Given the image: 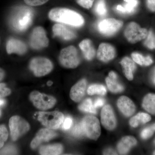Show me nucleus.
<instances>
[{
  "label": "nucleus",
  "mask_w": 155,
  "mask_h": 155,
  "mask_svg": "<svg viewBox=\"0 0 155 155\" xmlns=\"http://www.w3.org/2000/svg\"><path fill=\"white\" fill-rule=\"evenodd\" d=\"M116 54V49L114 47L106 43H103L100 45L97 53V59L105 63L114 59Z\"/></svg>",
  "instance_id": "ddd939ff"
},
{
  "label": "nucleus",
  "mask_w": 155,
  "mask_h": 155,
  "mask_svg": "<svg viewBox=\"0 0 155 155\" xmlns=\"http://www.w3.org/2000/svg\"><path fill=\"white\" fill-rule=\"evenodd\" d=\"M30 100L38 109L47 110L53 107L55 105L56 100L54 97L34 91L30 94Z\"/></svg>",
  "instance_id": "9d476101"
},
{
  "label": "nucleus",
  "mask_w": 155,
  "mask_h": 155,
  "mask_svg": "<svg viewBox=\"0 0 155 155\" xmlns=\"http://www.w3.org/2000/svg\"><path fill=\"white\" fill-rule=\"evenodd\" d=\"M143 107L148 112L155 115V94H148L145 96L143 101Z\"/></svg>",
  "instance_id": "393cba45"
},
{
  "label": "nucleus",
  "mask_w": 155,
  "mask_h": 155,
  "mask_svg": "<svg viewBox=\"0 0 155 155\" xmlns=\"http://www.w3.org/2000/svg\"><path fill=\"white\" fill-rule=\"evenodd\" d=\"M131 58L135 63L140 66H148L152 64V58L150 56L144 57L141 54L134 52L131 54Z\"/></svg>",
  "instance_id": "bb28decb"
},
{
  "label": "nucleus",
  "mask_w": 155,
  "mask_h": 155,
  "mask_svg": "<svg viewBox=\"0 0 155 155\" xmlns=\"http://www.w3.org/2000/svg\"><path fill=\"white\" fill-rule=\"evenodd\" d=\"M59 59L61 65L69 69L76 68L80 63L77 49L73 46L67 47L61 50Z\"/></svg>",
  "instance_id": "7ed1b4c3"
},
{
  "label": "nucleus",
  "mask_w": 155,
  "mask_h": 155,
  "mask_svg": "<svg viewBox=\"0 0 155 155\" xmlns=\"http://www.w3.org/2000/svg\"><path fill=\"white\" fill-rule=\"evenodd\" d=\"M29 44L31 47L34 50H40L47 47L49 40L43 27L38 26L34 28L30 35Z\"/></svg>",
  "instance_id": "6e6552de"
},
{
  "label": "nucleus",
  "mask_w": 155,
  "mask_h": 155,
  "mask_svg": "<svg viewBox=\"0 0 155 155\" xmlns=\"http://www.w3.org/2000/svg\"><path fill=\"white\" fill-rule=\"evenodd\" d=\"M122 71L126 78L128 80H133V73L136 69V66L134 61L128 57H125L120 62Z\"/></svg>",
  "instance_id": "aec40b11"
},
{
  "label": "nucleus",
  "mask_w": 155,
  "mask_h": 155,
  "mask_svg": "<svg viewBox=\"0 0 155 155\" xmlns=\"http://www.w3.org/2000/svg\"><path fill=\"white\" fill-rule=\"evenodd\" d=\"M87 82L85 79H82L75 84L70 92L71 99L76 102L80 101L83 98L86 90Z\"/></svg>",
  "instance_id": "a211bd4d"
},
{
  "label": "nucleus",
  "mask_w": 155,
  "mask_h": 155,
  "mask_svg": "<svg viewBox=\"0 0 155 155\" xmlns=\"http://www.w3.org/2000/svg\"><path fill=\"white\" fill-rule=\"evenodd\" d=\"M151 119V116L146 113H140L133 116L130 119V125L131 127H136L140 124H145L149 122Z\"/></svg>",
  "instance_id": "a878e982"
},
{
  "label": "nucleus",
  "mask_w": 155,
  "mask_h": 155,
  "mask_svg": "<svg viewBox=\"0 0 155 155\" xmlns=\"http://www.w3.org/2000/svg\"><path fill=\"white\" fill-rule=\"evenodd\" d=\"M101 122L108 130H113L116 127V119L113 108L110 105L104 106L101 113Z\"/></svg>",
  "instance_id": "f8f14e48"
},
{
  "label": "nucleus",
  "mask_w": 155,
  "mask_h": 155,
  "mask_svg": "<svg viewBox=\"0 0 155 155\" xmlns=\"http://www.w3.org/2000/svg\"><path fill=\"white\" fill-rule=\"evenodd\" d=\"M94 0H76L78 4L85 9H89L91 8Z\"/></svg>",
  "instance_id": "e433bc0d"
},
{
  "label": "nucleus",
  "mask_w": 155,
  "mask_h": 155,
  "mask_svg": "<svg viewBox=\"0 0 155 155\" xmlns=\"http://www.w3.org/2000/svg\"><path fill=\"white\" fill-rule=\"evenodd\" d=\"M154 131V130L153 129L151 126L147 127L146 128H144L142 131L141 133V137L143 139H147L149 138L153 135Z\"/></svg>",
  "instance_id": "f704fd0d"
},
{
  "label": "nucleus",
  "mask_w": 155,
  "mask_h": 155,
  "mask_svg": "<svg viewBox=\"0 0 155 155\" xmlns=\"http://www.w3.org/2000/svg\"><path fill=\"white\" fill-rule=\"evenodd\" d=\"M104 100L101 98H98L95 101L94 104V106L95 108L99 107H102V106L104 105Z\"/></svg>",
  "instance_id": "a19ab883"
},
{
  "label": "nucleus",
  "mask_w": 155,
  "mask_h": 155,
  "mask_svg": "<svg viewBox=\"0 0 155 155\" xmlns=\"http://www.w3.org/2000/svg\"><path fill=\"white\" fill-rule=\"evenodd\" d=\"M147 30L141 28L135 22H130L125 28L124 35L127 41L131 44H135L144 39L147 35Z\"/></svg>",
  "instance_id": "0eeeda50"
},
{
  "label": "nucleus",
  "mask_w": 155,
  "mask_h": 155,
  "mask_svg": "<svg viewBox=\"0 0 155 155\" xmlns=\"http://www.w3.org/2000/svg\"><path fill=\"white\" fill-rule=\"evenodd\" d=\"M152 78L153 82L155 84V67L154 68L152 72Z\"/></svg>",
  "instance_id": "c03bdc74"
},
{
  "label": "nucleus",
  "mask_w": 155,
  "mask_h": 155,
  "mask_svg": "<svg viewBox=\"0 0 155 155\" xmlns=\"http://www.w3.org/2000/svg\"><path fill=\"white\" fill-rule=\"evenodd\" d=\"M49 18L53 21L79 27L84 24L83 17L76 11L65 8H55L50 11Z\"/></svg>",
  "instance_id": "f257e3e1"
},
{
  "label": "nucleus",
  "mask_w": 155,
  "mask_h": 155,
  "mask_svg": "<svg viewBox=\"0 0 155 155\" xmlns=\"http://www.w3.org/2000/svg\"><path fill=\"white\" fill-rule=\"evenodd\" d=\"M26 45L20 40L14 38L9 39L6 44V51L9 54H16L23 55L27 51Z\"/></svg>",
  "instance_id": "dca6fc26"
},
{
  "label": "nucleus",
  "mask_w": 155,
  "mask_h": 155,
  "mask_svg": "<svg viewBox=\"0 0 155 155\" xmlns=\"http://www.w3.org/2000/svg\"><path fill=\"white\" fill-rule=\"evenodd\" d=\"M153 155H155V151L154 152H153Z\"/></svg>",
  "instance_id": "09e8293b"
},
{
  "label": "nucleus",
  "mask_w": 155,
  "mask_h": 155,
  "mask_svg": "<svg viewBox=\"0 0 155 155\" xmlns=\"http://www.w3.org/2000/svg\"><path fill=\"white\" fill-rule=\"evenodd\" d=\"M11 138L14 141L27 133L30 126L28 122L19 116H13L10 118L9 122Z\"/></svg>",
  "instance_id": "39448f33"
},
{
  "label": "nucleus",
  "mask_w": 155,
  "mask_h": 155,
  "mask_svg": "<svg viewBox=\"0 0 155 155\" xmlns=\"http://www.w3.org/2000/svg\"><path fill=\"white\" fill-rule=\"evenodd\" d=\"M87 93L90 95L94 94L104 95L107 93V90L105 87L101 84H94L89 87Z\"/></svg>",
  "instance_id": "cd10ccee"
},
{
  "label": "nucleus",
  "mask_w": 155,
  "mask_h": 155,
  "mask_svg": "<svg viewBox=\"0 0 155 155\" xmlns=\"http://www.w3.org/2000/svg\"><path fill=\"white\" fill-rule=\"evenodd\" d=\"M95 11L97 15L104 17L107 14V6L105 0H98L95 6Z\"/></svg>",
  "instance_id": "c756f323"
},
{
  "label": "nucleus",
  "mask_w": 155,
  "mask_h": 155,
  "mask_svg": "<svg viewBox=\"0 0 155 155\" xmlns=\"http://www.w3.org/2000/svg\"><path fill=\"white\" fill-rule=\"evenodd\" d=\"M52 31L54 36L61 38L65 41L72 40L76 37L75 31L62 23H57L54 25Z\"/></svg>",
  "instance_id": "4468645a"
},
{
  "label": "nucleus",
  "mask_w": 155,
  "mask_h": 155,
  "mask_svg": "<svg viewBox=\"0 0 155 155\" xmlns=\"http://www.w3.org/2000/svg\"><path fill=\"white\" fill-rule=\"evenodd\" d=\"M79 47L84 58L87 61H91L94 58L96 51L91 41L85 39L81 42Z\"/></svg>",
  "instance_id": "412c9836"
},
{
  "label": "nucleus",
  "mask_w": 155,
  "mask_h": 155,
  "mask_svg": "<svg viewBox=\"0 0 155 155\" xmlns=\"http://www.w3.org/2000/svg\"><path fill=\"white\" fill-rule=\"evenodd\" d=\"M117 75L114 71L109 73L108 77L106 78V81L109 90L112 92H121L124 90V87L117 80Z\"/></svg>",
  "instance_id": "4be33fe9"
},
{
  "label": "nucleus",
  "mask_w": 155,
  "mask_h": 155,
  "mask_svg": "<svg viewBox=\"0 0 155 155\" xmlns=\"http://www.w3.org/2000/svg\"><path fill=\"white\" fill-rule=\"evenodd\" d=\"M103 154L104 155H116L117 153L114 150L112 149L109 148L107 149L104 151L103 152Z\"/></svg>",
  "instance_id": "79ce46f5"
},
{
  "label": "nucleus",
  "mask_w": 155,
  "mask_h": 155,
  "mask_svg": "<svg viewBox=\"0 0 155 155\" xmlns=\"http://www.w3.org/2000/svg\"><path fill=\"white\" fill-rule=\"evenodd\" d=\"M117 104L119 110L126 117L132 116L135 112V104L128 97L125 96L120 97Z\"/></svg>",
  "instance_id": "f3484780"
},
{
  "label": "nucleus",
  "mask_w": 155,
  "mask_h": 155,
  "mask_svg": "<svg viewBox=\"0 0 155 155\" xmlns=\"http://www.w3.org/2000/svg\"><path fill=\"white\" fill-rule=\"evenodd\" d=\"M137 143V141L134 137L127 136L123 137L119 142L117 145V150L120 154H126Z\"/></svg>",
  "instance_id": "6ab92c4d"
},
{
  "label": "nucleus",
  "mask_w": 155,
  "mask_h": 155,
  "mask_svg": "<svg viewBox=\"0 0 155 155\" xmlns=\"http://www.w3.org/2000/svg\"><path fill=\"white\" fill-rule=\"evenodd\" d=\"M63 147L61 144H54L44 146L40 148L39 153L43 155H57L62 153Z\"/></svg>",
  "instance_id": "b1692460"
},
{
  "label": "nucleus",
  "mask_w": 155,
  "mask_h": 155,
  "mask_svg": "<svg viewBox=\"0 0 155 155\" xmlns=\"http://www.w3.org/2000/svg\"><path fill=\"white\" fill-rule=\"evenodd\" d=\"M1 111H0V115H1Z\"/></svg>",
  "instance_id": "8fccbe9b"
},
{
  "label": "nucleus",
  "mask_w": 155,
  "mask_h": 155,
  "mask_svg": "<svg viewBox=\"0 0 155 155\" xmlns=\"http://www.w3.org/2000/svg\"><path fill=\"white\" fill-rule=\"evenodd\" d=\"M85 134L88 138L97 140L101 134V127L98 119L94 116H85L82 121Z\"/></svg>",
  "instance_id": "9b49d317"
},
{
  "label": "nucleus",
  "mask_w": 155,
  "mask_h": 155,
  "mask_svg": "<svg viewBox=\"0 0 155 155\" xmlns=\"http://www.w3.org/2000/svg\"><path fill=\"white\" fill-rule=\"evenodd\" d=\"M151 126V127H152L153 129L154 130V131H155V124H153V125H152Z\"/></svg>",
  "instance_id": "de8ad7c7"
},
{
  "label": "nucleus",
  "mask_w": 155,
  "mask_h": 155,
  "mask_svg": "<svg viewBox=\"0 0 155 155\" xmlns=\"http://www.w3.org/2000/svg\"><path fill=\"white\" fill-rule=\"evenodd\" d=\"M8 137V132L4 125H0V149L2 148Z\"/></svg>",
  "instance_id": "2f4dec72"
},
{
  "label": "nucleus",
  "mask_w": 155,
  "mask_h": 155,
  "mask_svg": "<svg viewBox=\"0 0 155 155\" xmlns=\"http://www.w3.org/2000/svg\"><path fill=\"white\" fill-rule=\"evenodd\" d=\"M147 5L150 11H155V0H147Z\"/></svg>",
  "instance_id": "ea45409f"
},
{
  "label": "nucleus",
  "mask_w": 155,
  "mask_h": 155,
  "mask_svg": "<svg viewBox=\"0 0 155 155\" xmlns=\"http://www.w3.org/2000/svg\"><path fill=\"white\" fill-rule=\"evenodd\" d=\"M123 25V22L121 20L114 18H107L99 22L98 30L104 36H112L120 30Z\"/></svg>",
  "instance_id": "1a4fd4ad"
},
{
  "label": "nucleus",
  "mask_w": 155,
  "mask_h": 155,
  "mask_svg": "<svg viewBox=\"0 0 155 155\" xmlns=\"http://www.w3.org/2000/svg\"><path fill=\"white\" fill-rule=\"evenodd\" d=\"M29 68L35 76L42 77L51 72L53 65L47 58L37 57L34 58L30 61Z\"/></svg>",
  "instance_id": "423d86ee"
},
{
  "label": "nucleus",
  "mask_w": 155,
  "mask_h": 155,
  "mask_svg": "<svg viewBox=\"0 0 155 155\" xmlns=\"http://www.w3.org/2000/svg\"><path fill=\"white\" fill-rule=\"evenodd\" d=\"M11 93V90L6 87L5 84L0 83V98L8 96Z\"/></svg>",
  "instance_id": "c9c22d12"
},
{
  "label": "nucleus",
  "mask_w": 155,
  "mask_h": 155,
  "mask_svg": "<svg viewBox=\"0 0 155 155\" xmlns=\"http://www.w3.org/2000/svg\"><path fill=\"white\" fill-rule=\"evenodd\" d=\"M5 76V72L2 68H0V82L4 79Z\"/></svg>",
  "instance_id": "37998d69"
},
{
  "label": "nucleus",
  "mask_w": 155,
  "mask_h": 155,
  "mask_svg": "<svg viewBox=\"0 0 155 155\" xmlns=\"http://www.w3.org/2000/svg\"><path fill=\"white\" fill-rule=\"evenodd\" d=\"M52 82L51 81H49L47 83V84L48 86H51V85L52 84Z\"/></svg>",
  "instance_id": "49530a36"
},
{
  "label": "nucleus",
  "mask_w": 155,
  "mask_h": 155,
  "mask_svg": "<svg viewBox=\"0 0 155 155\" xmlns=\"http://www.w3.org/2000/svg\"><path fill=\"white\" fill-rule=\"evenodd\" d=\"M57 136V134L49 128H43L41 129L37 134L36 137L31 141V147L32 149H35L43 142H46L54 138Z\"/></svg>",
  "instance_id": "2eb2a0df"
},
{
  "label": "nucleus",
  "mask_w": 155,
  "mask_h": 155,
  "mask_svg": "<svg viewBox=\"0 0 155 155\" xmlns=\"http://www.w3.org/2000/svg\"><path fill=\"white\" fill-rule=\"evenodd\" d=\"M78 109L86 113L96 114L97 113L96 108L93 104L92 101L91 99H87L79 105Z\"/></svg>",
  "instance_id": "c85d7f7f"
},
{
  "label": "nucleus",
  "mask_w": 155,
  "mask_h": 155,
  "mask_svg": "<svg viewBox=\"0 0 155 155\" xmlns=\"http://www.w3.org/2000/svg\"><path fill=\"white\" fill-rule=\"evenodd\" d=\"M17 150L13 146H8L0 151V155L16 154Z\"/></svg>",
  "instance_id": "72a5a7b5"
},
{
  "label": "nucleus",
  "mask_w": 155,
  "mask_h": 155,
  "mask_svg": "<svg viewBox=\"0 0 155 155\" xmlns=\"http://www.w3.org/2000/svg\"><path fill=\"white\" fill-rule=\"evenodd\" d=\"M143 42L144 45L150 49L153 50L155 49V34L152 30L148 31L147 37L144 39Z\"/></svg>",
  "instance_id": "7c9ffc66"
},
{
  "label": "nucleus",
  "mask_w": 155,
  "mask_h": 155,
  "mask_svg": "<svg viewBox=\"0 0 155 155\" xmlns=\"http://www.w3.org/2000/svg\"><path fill=\"white\" fill-rule=\"evenodd\" d=\"M38 119L43 125L51 129H57L60 127L64 120V115L61 112H40Z\"/></svg>",
  "instance_id": "20e7f679"
},
{
  "label": "nucleus",
  "mask_w": 155,
  "mask_h": 155,
  "mask_svg": "<svg viewBox=\"0 0 155 155\" xmlns=\"http://www.w3.org/2000/svg\"><path fill=\"white\" fill-rule=\"evenodd\" d=\"M72 133L76 137H81L85 134L82 122L78 123L73 127Z\"/></svg>",
  "instance_id": "473e14b6"
},
{
  "label": "nucleus",
  "mask_w": 155,
  "mask_h": 155,
  "mask_svg": "<svg viewBox=\"0 0 155 155\" xmlns=\"http://www.w3.org/2000/svg\"><path fill=\"white\" fill-rule=\"evenodd\" d=\"M125 4L124 6L118 5L116 9L122 14H133L137 8L139 4L138 0H124Z\"/></svg>",
  "instance_id": "5701e85b"
},
{
  "label": "nucleus",
  "mask_w": 155,
  "mask_h": 155,
  "mask_svg": "<svg viewBox=\"0 0 155 155\" xmlns=\"http://www.w3.org/2000/svg\"><path fill=\"white\" fill-rule=\"evenodd\" d=\"M49 0H24L26 5L30 6H40L47 2Z\"/></svg>",
  "instance_id": "4c0bfd02"
},
{
  "label": "nucleus",
  "mask_w": 155,
  "mask_h": 155,
  "mask_svg": "<svg viewBox=\"0 0 155 155\" xmlns=\"http://www.w3.org/2000/svg\"><path fill=\"white\" fill-rule=\"evenodd\" d=\"M63 129L65 130H68L72 126V120L70 117H67L65 120H64V122H63Z\"/></svg>",
  "instance_id": "58836bf2"
},
{
  "label": "nucleus",
  "mask_w": 155,
  "mask_h": 155,
  "mask_svg": "<svg viewBox=\"0 0 155 155\" xmlns=\"http://www.w3.org/2000/svg\"><path fill=\"white\" fill-rule=\"evenodd\" d=\"M5 101L4 100H0V106L2 105L5 104Z\"/></svg>",
  "instance_id": "a18cd8bd"
},
{
  "label": "nucleus",
  "mask_w": 155,
  "mask_h": 155,
  "mask_svg": "<svg viewBox=\"0 0 155 155\" xmlns=\"http://www.w3.org/2000/svg\"><path fill=\"white\" fill-rule=\"evenodd\" d=\"M34 16L32 9L26 7L17 8L12 15L11 23L13 28L18 31H23L31 24Z\"/></svg>",
  "instance_id": "f03ea898"
},
{
  "label": "nucleus",
  "mask_w": 155,
  "mask_h": 155,
  "mask_svg": "<svg viewBox=\"0 0 155 155\" xmlns=\"http://www.w3.org/2000/svg\"></svg>",
  "instance_id": "3c124183"
}]
</instances>
